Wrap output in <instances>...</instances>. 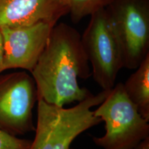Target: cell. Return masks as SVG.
I'll return each mask as SVG.
<instances>
[{
  "label": "cell",
  "instance_id": "obj_1",
  "mask_svg": "<svg viewBox=\"0 0 149 149\" xmlns=\"http://www.w3.org/2000/svg\"><path fill=\"white\" fill-rule=\"evenodd\" d=\"M31 74L36 84L38 98L48 104L64 107L93 94L79 86L78 78L86 79L92 73L81 35L66 24L54 26Z\"/></svg>",
  "mask_w": 149,
  "mask_h": 149
},
{
  "label": "cell",
  "instance_id": "obj_2",
  "mask_svg": "<svg viewBox=\"0 0 149 149\" xmlns=\"http://www.w3.org/2000/svg\"><path fill=\"white\" fill-rule=\"evenodd\" d=\"M109 91L92 94L71 108L57 107L38 98L35 135L29 149H70L77 136L102 122L91 109L100 105Z\"/></svg>",
  "mask_w": 149,
  "mask_h": 149
},
{
  "label": "cell",
  "instance_id": "obj_3",
  "mask_svg": "<svg viewBox=\"0 0 149 149\" xmlns=\"http://www.w3.org/2000/svg\"><path fill=\"white\" fill-rule=\"evenodd\" d=\"M98 106L93 114L105 123L106 133L93 137L96 146L103 149H133L149 137V122L126 95L123 83L115 84Z\"/></svg>",
  "mask_w": 149,
  "mask_h": 149
},
{
  "label": "cell",
  "instance_id": "obj_4",
  "mask_svg": "<svg viewBox=\"0 0 149 149\" xmlns=\"http://www.w3.org/2000/svg\"><path fill=\"white\" fill-rule=\"evenodd\" d=\"M106 9L123 68L136 69L149 55V0H114Z\"/></svg>",
  "mask_w": 149,
  "mask_h": 149
},
{
  "label": "cell",
  "instance_id": "obj_5",
  "mask_svg": "<svg viewBox=\"0 0 149 149\" xmlns=\"http://www.w3.org/2000/svg\"><path fill=\"white\" fill-rule=\"evenodd\" d=\"M81 36L84 51L92 66V75L102 90H111L123 68L120 48L107 9L91 15Z\"/></svg>",
  "mask_w": 149,
  "mask_h": 149
},
{
  "label": "cell",
  "instance_id": "obj_6",
  "mask_svg": "<svg viewBox=\"0 0 149 149\" xmlns=\"http://www.w3.org/2000/svg\"><path fill=\"white\" fill-rule=\"evenodd\" d=\"M37 100L31 74H0V129L15 136L35 131L33 110Z\"/></svg>",
  "mask_w": 149,
  "mask_h": 149
},
{
  "label": "cell",
  "instance_id": "obj_7",
  "mask_svg": "<svg viewBox=\"0 0 149 149\" xmlns=\"http://www.w3.org/2000/svg\"><path fill=\"white\" fill-rule=\"evenodd\" d=\"M55 24L39 22L18 27H1L3 46V70L31 72L47 44Z\"/></svg>",
  "mask_w": 149,
  "mask_h": 149
},
{
  "label": "cell",
  "instance_id": "obj_8",
  "mask_svg": "<svg viewBox=\"0 0 149 149\" xmlns=\"http://www.w3.org/2000/svg\"><path fill=\"white\" fill-rule=\"evenodd\" d=\"M68 13L66 0H0V28L39 22L56 24Z\"/></svg>",
  "mask_w": 149,
  "mask_h": 149
},
{
  "label": "cell",
  "instance_id": "obj_9",
  "mask_svg": "<svg viewBox=\"0 0 149 149\" xmlns=\"http://www.w3.org/2000/svg\"><path fill=\"white\" fill-rule=\"evenodd\" d=\"M126 95L149 122V55L123 84Z\"/></svg>",
  "mask_w": 149,
  "mask_h": 149
},
{
  "label": "cell",
  "instance_id": "obj_10",
  "mask_svg": "<svg viewBox=\"0 0 149 149\" xmlns=\"http://www.w3.org/2000/svg\"><path fill=\"white\" fill-rule=\"evenodd\" d=\"M114 0H66L68 13L74 23L97 11L107 8Z\"/></svg>",
  "mask_w": 149,
  "mask_h": 149
},
{
  "label": "cell",
  "instance_id": "obj_11",
  "mask_svg": "<svg viewBox=\"0 0 149 149\" xmlns=\"http://www.w3.org/2000/svg\"><path fill=\"white\" fill-rule=\"evenodd\" d=\"M32 140L19 138L0 129V149H29Z\"/></svg>",
  "mask_w": 149,
  "mask_h": 149
},
{
  "label": "cell",
  "instance_id": "obj_12",
  "mask_svg": "<svg viewBox=\"0 0 149 149\" xmlns=\"http://www.w3.org/2000/svg\"><path fill=\"white\" fill-rule=\"evenodd\" d=\"M3 46L2 36L0 32V74L3 72Z\"/></svg>",
  "mask_w": 149,
  "mask_h": 149
},
{
  "label": "cell",
  "instance_id": "obj_13",
  "mask_svg": "<svg viewBox=\"0 0 149 149\" xmlns=\"http://www.w3.org/2000/svg\"><path fill=\"white\" fill-rule=\"evenodd\" d=\"M133 149H149V137L144 139Z\"/></svg>",
  "mask_w": 149,
  "mask_h": 149
},
{
  "label": "cell",
  "instance_id": "obj_14",
  "mask_svg": "<svg viewBox=\"0 0 149 149\" xmlns=\"http://www.w3.org/2000/svg\"><path fill=\"white\" fill-rule=\"evenodd\" d=\"M70 149H74V148H70Z\"/></svg>",
  "mask_w": 149,
  "mask_h": 149
}]
</instances>
